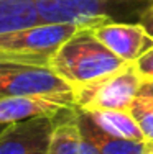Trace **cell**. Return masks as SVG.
Returning <instances> with one entry per match:
<instances>
[{
    "mask_svg": "<svg viewBox=\"0 0 153 154\" xmlns=\"http://www.w3.org/2000/svg\"><path fill=\"white\" fill-rule=\"evenodd\" d=\"M125 64L99 41L92 26H79L48 59V67L71 87L107 77Z\"/></svg>",
    "mask_w": 153,
    "mask_h": 154,
    "instance_id": "1",
    "label": "cell"
},
{
    "mask_svg": "<svg viewBox=\"0 0 153 154\" xmlns=\"http://www.w3.org/2000/svg\"><path fill=\"white\" fill-rule=\"evenodd\" d=\"M150 0H35L40 23H72L78 26L117 21L125 12H142Z\"/></svg>",
    "mask_w": 153,
    "mask_h": 154,
    "instance_id": "2",
    "label": "cell"
},
{
    "mask_svg": "<svg viewBox=\"0 0 153 154\" xmlns=\"http://www.w3.org/2000/svg\"><path fill=\"white\" fill-rule=\"evenodd\" d=\"M143 80L133 64H125L117 72L94 82L72 87L74 108L81 112L129 110Z\"/></svg>",
    "mask_w": 153,
    "mask_h": 154,
    "instance_id": "3",
    "label": "cell"
},
{
    "mask_svg": "<svg viewBox=\"0 0 153 154\" xmlns=\"http://www.w3.org/2000/svg\"><path fill=\"white\" fill-rule=\"evenodd\" d=\"M79 30L72 23H38L0 35V51L8 54H38L49 57Z\"/></svg>",
    "mask_w": 153,
    "mask_h": 154,
    "instance_id": "4",
    "label": "cell"
},
{
    "mask_svg": "<svg viewBox=\"0 0 153 154\" xmlns=\"http://www.w3.org/2000/svg\"><path fill=\"white\" fill-rule=\"evenodd\" d=\"M94 35L127 64H133L153 48V36L140 23L105 21L92 25Z\"/></svg>",
    "mask_w": 153,
    "mask_h": 154,
    "instance_id": "5",
    "label": "cell"
},
{
    "mask_svg": "<svg viewBox=\"0 0 153 154\" xmlns=\"http://www.w3.org/2000/svg\"><path fill=\"white\" fill-rule=\"evenodd\" d=\"M72 87L49 67H20L0 74V98L17 95H61Z\"/></svg>",
    "mask_w": 153,
    "mask_h": 154,
    "instance_id": "6",
    "label": "cell"
},
{
    "mask_svg": "<svg viewBox=\"0 0 153 154\" xmlns=\"http://www.w3.org/2000/svg\"><path fill=\"white\" fill-rule=\"evenodd\" d=\"M74 108L71 94L61 95H17L0 98V125H12L30 118H54L61 112Z\"/></svg>",
    "mask_w": 153,
    "mask_h": 154,
    "instance_id": "7",
    "label": "cell"
},
{
    "mask_svg": "<svg viewBox=\"0 0 153 154\" xmlns=\"http://www.w3.org/2000/svg\"><path fill=\"white\" fill-rule=\"evenodd\" d=\"M53 125L48 116L8 125L0 131V154H46Z\"/></svg>",
    "mask_w": 153,
    "mask_h": 154,
    "instance_id": "8",
    "label": "cell"
},
{
    "mask_svg": "<svg viewBox=\"0 0 153 154\" xmlns=\"http://www.w3.org/2000/svg\"><path fill=\"white\" fill-rule=\"evenodd\" d=\"M78 113V123L81 128V133L87 136L100 154H151L153 152V143L148 141H133V139H120L109 136L102 130L94 125L86 112L76 110Z\"/></svg>",
    "mask_w": 153,
    "mask_h": 154,
    "instance_id": "9",
    "label": "cell"
},
{
    "mask_svg": "<svg viewBox=\"0 0 153 154\" xmlns=\"http://www.w3.org/2000/svg\"><path fill=\"white\" fill-rule=\"evenodd\" d=\"M82 133L78 123L76 108H69L54 116L46 154H79Z\"/></svg>",
    "mask_w": 153,
    "mask_h": 154,
    "instance_id": "10",
    "label": "cell"
},
{
    "mask_svg": "<svg viewBox=\"0 0 153 154\" xmlns=\"http://www.w3.org/2000/svg\"><path fill=\"white\" fill-rule=\"evenodd\" d=\"M78 110V108H76ZM99 130L109 136L120 139H133V141H147L140 126L133 120L129 110H99V112H86Z\"/></svg>",
    "mask_w": 153,
    "mask_h": 154,
    "instance_id": "11",
    "label": "cell"
},
{
    "mask_svg": "<svg viewBox=\"0 0 153 154\" xmlns=\"http://www.w3.org/2000/svg\"><path fill=\"white\" fill-rule=\"evenodd\" d=\"M38 23L35 0H0V35Z\"/></svg>",
    "mask_w": 153,
    "mask_h": 154,
    "instance_id": "12",
    "label": "cell"
},
{
    "mask_svg": "<svg viewBox=\"0 0 153 154\" xmlns=\"http://www.w3.org/2000/svg\"><path fill=\"white\" fill-rule=\"evenodd\" d=\"M129 112L140 126L145 139L148 143H153V97L138 92Z\"/></svg>",
    "mask_w": 153,
    "mask_h": 154,
    "instance_id": "13",
    "label": "cell"
},
{
    "mask_svg": "<svg viewBox=\"0 0 153 154\" xmlns=\"http://www.w3.org/2000/svg\"><path fill=\"white\" fill-rule=\"evenodd\" d=\"M133 66H135V71L138 72V75L143 82L153 80V48L148 53H145L138 61L133 62Z\"/></svg>",
    "mask_w": 153,
    "mask_h": 154,
    "instance_id": "14",
    "label": "cell"
},
{
    "mask_svg": "<svg viewBox=\"0 0 153 154\" xmlns=\"http://www.w3.org/2000/svg\"><path fill=\"white\" fill-rule=\"evenodd\" d=\"M20 67H48V66L40 61H31V59H0V74Z\"/></svg>",
    "mask_w": 153,
    "mask_h": 154,
    "instance_id": "15",
    "label": "cell"
},
{
    "mask_svg": "<svg viewBox=\"0 0 153 154\" xmlns=\"http://www.w3.org/2000/svg\"><path fill=\"white\" fill-rule=\"evenodd\" d=\"M138 23L143 25L145 30H147V31L153 36V0H150V2H148V5L145 7V10L142 12L140 21H138Z\"/></svg>",
    "mask_w": 153,
    "mask_h": 154,
    "instance_id": "16",
    "label": "cell"
},
{
    "mask_svg": "<svg viewBox=\"0 0 153 154\" xmlns=\"http://www.w3.org/2000/svg\"><path fill=\"white\" fill-rule=\"evenodd\" d=\"M0 59H31V61H40L43 64L48 66V59L46 56H38V54H8L0 51Z\"/></svg>",
    "mask_w": 153,
    "mask_h": 154,
    "instance_id": "17",
    "label": "cell"
},
{
    "mask_svg": "<svg viewBox=\"0 0 153 154\" xmlns=\"http://www.w3.org/2000/svg\"><path fill=\"white\" fill-rule=\"evenodd\" d=\"M79 154H100V151L97 149V146L94 144L89 138L82 134V141H81V148H79Z\"/></svg>",
    "mask_w": 153,
    "mask_h": 154,
    "instance_id": "18",
    "label": "cell"
},
{
    "mask_svg": "<svg viewBox=\"0 0 153 154\" xmlns=\"http://www.w3.org/2000/svg\"><path fill=\"white\" fill-rule=\"evenodd\" d=\"M138 92L153 97V80H150V82H143V85L140 87V90H138Z\"/></svg>",
    "mask_w": 153,
    "mask_h": 154,
    "instance_id": "19",
    "label": "cell"
},
{
    "mask_svg": "<svg viewBox=\"0 0 153 154\" xmlns=\"http://www.w3.org/2000/svg\"><path fill=\"white\" fill-rule=\"evenodd\" d=\"M151 154H153V152H151Z\"/></svg>",
    "mask_w": 153,
    "mask_h": 154,
    "instance_id": "20",
    "label": "cell"
}]
</instances>
